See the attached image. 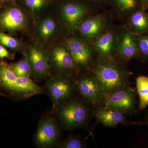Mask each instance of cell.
Returning <instances> with one entry per match:
<instances>
[{
	"label": "cell",
	"instance_id": "9c48e42d",
	"mask_svg": "<svg viewBox=\"0 0 148 148\" xmlns=\"http://www.w3.org/2000/svg\"><path fill=\"white\" fill-rule=\"evenodd\" d=\"M77 88L81 95L93 105H96L104 98L101 85L93 75L84 76L80 79Z\"/></svg>",
	"mask_w": 148,
	"mask_h": 148
},
{
	"label": "cell",
	"instance_id": "30bf717a",
	"mask_svg": "<svg viewBox=\"0 0 148 148\" xmlns=\"http://www.w3.org/2000/svg\"><path fill=\"white\" fill-rule=\"evenodd\" d=\"M117 48V40L112 31H107L100 35L95 42V50L103 61H114Z\"/></svg>",
	"mask_w": 148,
	"mask_h": 148
},
{
	"label": "cell",
	"instance_id": "484cf974",
	"mask_svg": "<svg viewBox=\"0 0 148 148\" xmlns=\"http://www.w3.org/2000/svg\"><path fill=\"white\" fill-rule=\"evenodd\" d=\"M26 5L33 10H39L46 4L47 0H25Z\"/></svg>",
	"mask_w": 148,
	"mask_h": 148
},
{
	"label": "cell",
	"instance_id": "4fadbf2b",
	"mask_svg": "<svg viewBox=\"0 0 148 148\" xmlns=\"http://www.w3.org/2000/svg\"><path fill=\"white\" fill-rule=\"evenodd\" d=\"M105 24V17L103 15L98 14L83 21L79 29L83 36L88 40H93L101 35Z\"/></svg>",
	"mask_w": 148,
	"mask_h": 148
},
{
	"label": "cell",
	"instance_id": "5bb4252c",
	"mask_svg": "<svg viewBox=\"0 0 148 148\" xmlns=\"http://www.w3.org/2000/svg\"><path fill=\"white\" fill-rule=\"evenodd\" d=\"M124 114L114 109L104 108L95 111L94 115L98 121L105 126L112 127L125 121Z\"/></svg>",
	"mask_w": 148,
	"mask_h": 148
},
{
	"label": "cell",
	"instance_id": "ba28073f",
	"mask_svg": "<svg viewBox=\"0 0 148 148\" xmlns=\"http://www.w3.org/2000/svg\"><path fill=\"white\" fill-rule=\"evenodd\" d=\"M27 23L26 14L20 9L12 7L0 14V28L9 32L23 30Z\"/></svg>",
	"mask_w": 148,
	"mask_h": 148
},
{
	"label": "cell",
	"instance_id": "8992f818",
	"mask_svg": "<svg viewBox=\"0 0 148 148\" xmlns=\"http://www.w3.org/2000/svg\"><path fill=\"white\" fill-rule=\"evenodd\" d=\"M47 88L54 108L70 98L73 90V84L66 77L57 76L49 81Z\"/></svg>",
	"mask_w": 148,
	"mask_h": 148
},
{
	"label": "cell",
	"instance_id": "e0dca14e",
	"mask_svg": "<svg viewBox=\"0 0 148 148\" xmlns=\"http://www.w3.org/2000/svg\"><path fill=\"white\" fill-rule=\"evenodd\" d=\"M17 78L10 65L0 61V87L13 92Z\"/></svg>",
	"mask_w": 148,
	"mask_h": 148
},
{
	"label": "cell",
	"instance_id": "9a60e30c",
	"mask_svg": "<svg viewBox=\"0 0 148 148\" xmlns=\"http://www.w3.org/2000/svg\"><path fill=\"white\" fill-rule=\"evenodd\" d=\"M42 92L40 88L30 77H17L13 92L22 98H29Z\"/></svg>",
	"mask_w": 148,
	"mask_h": 148
},
{
	"label": "cell",
	"instance_id": "4316f807",
	"mask_svg": "<svg viewBox=\"0 0 148 148\" xmlns=\"http://www.w3.org/2000/svg\"><path fill=\"white\" fill-rule=\"evenodd\" d=\"M0 58L2 59L7 58L9 59H12L14 58V56L3 46L0 45Z\"/></svg>",
	"mask_w": 148,
	"mask_h": 148
},
{
	"label": "cell",
	"instance_id": "cb8c5ba5",
	"mask_svg": "<svg viewBox=\"0 0 148 148\" xmlns=\"http://www.w3.org/2000/svg\"><path fill=\"white\" fill-rule=\"evenodd\" d=\"M0 43L11 49H17L19 47V43L16 39L2 32H0Z\"/></svg>",
	"mask_w": 148,
	"mask_h": 148
},
{
	"label": "cell",
	"instance_id": "4dcf8cb0",
	"mask_svg": "<svg viewBox=\"0 0 148 148\" xmlns=\"http://www.w3.org/2000/svg\"><path fill=\"white\" fill-rule=\"evenodd\" d=\"M2 1H12V0H2Z\"/></svg>",
	"mask_w": 148,
	"mask_h": 148
},
{
	"label": "cell",
	"instance_id": "7402d4cb",
	"mask_svg": "<svg viewBox=\"0 0 148 148\" xmlns=\"http://www.w3.org/2000/svg\"><path fill=\"white\" fill-rule=\"evenodd\" d=\"M56 24L55 21L51 18L45 19L40 26V36L43 39L48 38L51 36L55 32Z\"/></svg>",
	"mask_w": 148,
	"mask_h": 148
},
{
	"label": "cell",
	"instance_id": "2e32d148",
	"mask_svg": "<svg viewBox=\"0 0 148 148\" xmlns=\"http://www.w3.org/2000/svg\"><path fill=\"white\" fill-rule=\"evenodd\" d=\"M52 59L56 68L61 71L71 70L75 65L68 50L61 47L55 48L53 49Z\"/></svg>",
	"mask_w": 148,
	"mask_h": 148
},
{
	"label": "cell",
	"instance_id": "d4e9b609",
	"mask_svg": "<svg viewBox=\"0 0 148 148\" xmlns=\"http://www.w3.org/2000/svg\"><path fill=\"white\" fill-rule=\"evenodd\" d=\"M138 42L139 52L148 58V35L140 36L138 38Z\"/></svg>",
	"mask_w": 148,
	"mask_h": 148
},
{
	"label": "cell",
	"instance_id": "603a6c76",
	"mask_svg": "<svg viewBox=\"0 0 148 148\" xmlns=\"http://www.w3.org/2000/svg\"><path fill=\"white\" fill-rule=\"evenodd\" d=\"M58 148H82L84 147V144L82 139L76 136L67 138L57 145Z\"/></svg>",
	"mask_w": 148,
	"mask_h": 148
},
{
	"label": "cell",
	"instance_id": "7a4b0ae2",
	"mask_svg": "<svg viewBox=\"0 0 148 148\" xmlns=\"http://www.w3.org/2000/svg\"><path fill=\"white\" fill-rule=\"evenodd\" d=\"M58 115L61 125L72 130L82 126L88 117L87 108L81 102L72 101L60 106Z\"/></svg>",
	"mask_w": 148,
	"mask_h": 148
},
{
	"label": "cell",
	"instance_id": "d6986e66",
	"mask_svg": "<svg viewBox=\"0 0 148 148\" xmlns=\"http://www.w3.org/2000/svg\"><path fill=\"white\" fill-rule=\"evenodd\" d=\"M136 86L140 98L139 109L144 110L148 106V77H138L136 79Z\"/></svg>",
	"mask_w": 148,
	"mask_h": 148
},
{
	"label": "cell",
	"instance_id": "83f0119b",
	"mask_svg": "<svg viewBox=\"0 0 148 148\" xmlns=\"http://www.w3.org/2000/svg\"><path fill=\"white\" fill-rule=\"evenodd\" d=\"M86 1L92 4L100 5L107 2L108 0H86Z\"/></svg>",
	"mask_w": 148,
	"mask_h": 148
},
{
	"label": "cell",
	"instance_id": "3957f363",
	"mask_svg": "<svg viewBox=\"0 0 148 148\" xmlns=\"http://www.w3.org/2000/svg\"><path fill=\"white\" fill-rule=\"evenodd\" d=\"M105 108L114 109L124 114L132 113L135 110L136 93L129 86L115 90L105 98Z\"/></svg>",
	"mask_w": 148,
	"mask_h": 148
},
{
	"label": "cell",
	"instance_id": "7c38bea8",
	"mask_svg": "<svg viewBox=\"0 0 148 148\" xmlns=\"http://www.w3.org/2000/svg\"><path fill=\"white\" fill-rule=\"evenodd\" d=\"M138 38L131 32L123 33L117 40V53L124 60L136 58L139 54Z\"/></svg>",
	"mask_w": 148,
	"mask_h": 148
},
{
	"label": "cell",
	"instance_id": "ffe728a7",
	"mask_svg": "<svg viewBox=\"0 0 148 148\" xmlns=\"http://www.w3.org/2000/svg\"><path fill=\"white\" fill-rule=\"evenodd\" d=\"M113 5L121 13L132 12L137 10L139 5V0H111Z\"/></svg>",
	"mask_w": 148,
	"mask_h": 148
},
{
	"label": "cell",
	"instance_id": "6da1fadb",
	"mask_svg": "<svg viewBox=\"0 0 148 148\" xmlns=\"http://www.w3.org/2000/svg\"><path fill=\"white\" fill-rule=\"evenodd\" d=\"M113 62L103 61L98 63L93 72V76L101 85L104 99L115 90L128 86L129 74Z\"/></svg>",
	"mask_w": 148,
	"mask_h": 148
},
{
	"label": "cell",
	"instance_id": "44dd1931",
	"mask_svg": "<svg viewBox=\"0 0 148 148\" xmlns=\"http://www.w3.org/2000/svg\"><path fill=\"white\" fill-rule=\"evenodd\" d=\"M10 66L17 77H30L32 74L31 67L26 57Z\"/></svg>",
	"mask_w": 148,
	"mask_h": 148
},
{
	"label": "cell",
	"instance_id": "f546056e",
	"mask_svg": "<svg viewBox=\"0 0 148 148\" xmlns=\"http://www.w3.org/2000/svg\"><path fill=\"white\" fill-rule=\"evenodd\" d=\"M144 123L148 125V112L147 113V115H146Z\"/></svg>",
	"mask_w": 148,
	"mask_h": 148
},
{
	"label": "cell",
	"instance_id": "5b68a950",
	"mask_svg": "<svg viewBox=\"0 0 148 148\" xmlns=\"http://www.w3.org/2000/svg\"><path fill=\"white\" fill-rule=\"evenodd\" d=\"M88 11V7L85 3L77 1L66 2L61 10L62 18L65 24L73 30L79 29Z\"/></svg>",
	"mask_w": 148,
	"mask_h": 148
},
{
	"label": "cell",
	"instance_id": "f1b7e54d",
	"mask_svg": "<svg viewBox=\"0 0 148 148\" xmlns=\"http://www.w3.org/2000/svg\"><path fill=\"white\" fill-rule=\"evenodd\" d=\"M139 1L144 6H146L148 5V0H139Z\"/></svg>",
	"mask_w": 148,
	"mask_h": 148
},
{
	"label": "cell",
	"instance_id": "ac0fdd59",
	"mask_svg": "<svg viewBox=\"0 0 148 148\" xmlns=\"http://www.w3.org/2000/svg\"><path fill=\"white\" fill-rule=\"evenodd\" d=\"M130 16V24L132 29L139 34L148 31V14L143 10L134 11Z\"/></svg>",
	"mask_w": 148,
	"mask_h": 148
},
{
	"label": "cell",
	"instance_id": "8fae6325",
	"mask_svg": "<svg viewBox=\"0 0 148 148\" xmlns=\"http://www.w3.org/2000/svg\"><path fill=\"white\" fill-rule=\"evenodd\" d=\"M67 46L75 65L84 66L90 64L92 60V52L84 42L76 38H70L67 41Z\"/></svg>",
	"mask_w": 148,
	"mask_h": 148
},
{
	"label": "cell",
	"instance_id": "277c9868",
	"mask_svg": "<svg viewBox=\"0 0 148 148\" xmlns=\"http://www.w3.org/2000/svg\"><path fill=\"white\" fill-rule=\"evenodd\" d=\"M59 134L55 119L52 117H46L41 121L37 128L35 137L36 144L40 147H51L57 142Z\"/></svg>",
	"mask_w": 148,
	"mask_h": 148
},
{
	"label": "cell",
	"instance_id": "52a82bcc",
	"mask_svg": "<svg viewBox=\"0 0 148 148\" xmlns=\"http://www.w3.org/2000/svg\"><path fill=\"white\" fill-rule=\"evenodd\" d=\"M27 58L32 70V74L38 79L44 77L49 70V57L45 50L38 45L30 47Z\"/></svg>",
	"mask_w": 148,
	"mask_h": 148
}]
</instances>
